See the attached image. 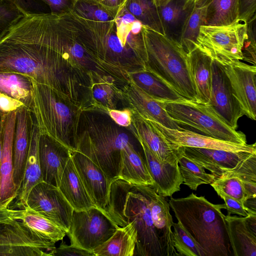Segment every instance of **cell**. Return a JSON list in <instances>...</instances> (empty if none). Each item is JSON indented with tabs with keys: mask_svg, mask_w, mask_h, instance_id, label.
<instances>
[{
	"mask_svg": "<svg viewBox=\"0 0 256 256\" xmlns=\"http://www.w3.org/2000/svg\"><path fill=\"white\" fill-rule=\"evenodd\" d=\"M224 202L227 210V216H230L232 214H236L242 216H246L252 212L244 204L238 200L228 196L225 193L220 192H216Z\"/></svg>",
	"mask_w": 256,
	"mask_h": 256,
	"instance_id": "cell-45",
	"label": "cell"
},
{
	"mask_svg": "<svg viewBox=\"0 0 256 256\" xmlns=\"http://www.w3.org/2000/svg\"><path fill=\"white\" fill-rule=\"evenodd\" d=\"M246 26V22L238 20L227 26H202L196 46L224 66L236 60H242Z\"/></svg>",
	"mask_w": 256,
	"mask_h": 256,
	"instance_id": "cell-10",
	"label": "cell"
},
{
	"mask_svg": "<svg viewBox=\"0 0 256 256\" xmlns=\"http://www.w3.org/2000/svg\"><path fill=\"white\" fill-rule=\"evenodd\" d=\"M226 220L234 256H256V214Z\"/></svg>",
	"mask_w": 256,
	"mask_h": 256,
	"instance_id": "cell-23",
	"label": "cell"
},
{
	"mask_svg": "<svg viewBox=\"0 0 256 256\" xmlns=\"http://www.w3.org/2000/svg\"><path fill=\"white\" fill-rule=\"evenodd\" d=\"M124 5L144 26L164 34L158 8L153 0H125Z\"/></svg>",
	"mask_w": 256,
	"mask_h": 256,
	"instance_id": "cell-39",
	"label": "cell"
},
{
	"mask_svg": "<svg viewBox=\"0 0 256 256\" xmlns=\"http://www.w3.org/2000/svg\"><path fill=\"white\" fill-rule=\"evenodd\" d=\"M119 226L96 207L74 210L68 235L70 244L93 252L110 238Z\"/></svg>",
	"mask_w": 256,
	"mask_h": 256,
	"instance_id": "cell-11",
	"label": "cell"
},
{
	"mask_svg": "<svg viewBox=\"0 0 256 256\" xmlns=\"http://www.w3.org/2000/svg\"><path fill=\"white\" fill-rule=\"evenodd\" d=\"M234 95L244 114L252 120L256 119V66L234 60L224 66Z\"/></svg>",
	"mask_w": 256,
	"mask_h": 256,
	"instance_id": "cell-15",
	"label": "cell"
},
{
	"mask_svg": "<svg viewBox=\"0 0 256 256\" xmlns=\"http://www.w3.org/2000/svg\"><path fill=\"white\" fill-rule=\"evenodd\" d=\"M148 120L158 129L168 142L178 147H192L232 152H256V143L250 144H236L218 140L184 128L180 130L168 128L158 122Z\"/></svg>",
	"mask_w": 256,
	"mask_h": 256,
	"instance_id": "cell-19",
	"label": "cell"
},
{
	"mask_svg": "<svg viewBox=\"0 0 256 256\" xmlns=\"http://www.w3.org/2000/svg\"><path fill=\"white\" fill-rule=\"evenodd\" d=\"M184 154L210 171L215 179L241 166L256 152H232L222 150L184 147Z\"/></svg>",
	"mask_w": 256,
	"mask_h": 256,
	"instance_id": "cell-16",
	"label": "cell"
},
{
	"mask_svg": "<svg viewBox=\"0 0 256 256\" xmlns=\"http://www.w3.org/2000/svg\"><path fill=\"white\" fill-rule=\"evenodd\" d=\"M256 16L246 22V36L242 50V60L256 64Z\"/></svg>",
	"mask_w": 256,
	"mask_h": 256,
	"instance_id": "cell-43",
	"label": "cell"
},
{
	"mask_svg": "<svg viewBox=\"0 0 256 256\" xmlns=\"http://www.w3.org/2000/svg\"><path fill=\"white\" fill-rule=\"evenodd\" d=\"M32 120L30 112L27 107L24 106L16 110L13 160L14 180L18 192L22 182L29 149Z\"/></svg>",
	"mask_w": 256,
	"mask_h": 256,
	"instance_id": "cell-24",
	"label": "cell"
},
{
	"mask_svg": "<svg viewBox=\"0 0 256 256\" xmlns=\"http://www.w3.org/2000/svg\"><path fill=\"white\" fill-rule=\"evenodd\" d=\"M208 104L230 127L236 130L238 119L244 114L224 66L214 60L212 63L211 92Z\"/></svg>",
	"mask_w": 256,
	"mask_h": 256,
	"instance_id": "cell-13",
	"label": "cell"
},
{
	"mask_svg": "<svg viewBox=\"0 0 256 256\" xmlns=\"http://www.w3.org/2000/svg\"><path fill=\"white\" fill-rule=\"evenodd\" d=\"M46 4L50 12L64 14L72 12L77 0H41Z\"/></svg>",
	"mask_w": 256,
	"mask_h": 256,
	"instance_id": "cell-47",
	"label": "cell"
},
{
	"mask_svg": "<svg viewBox=\"0 0 256 256\" xmlns=\"http://www.w3.org/2000/svg\"><path fill=\"white\" fill-rule=\"evenodd\" d=\"M190 0V1L194 2L196 1V0Z\"/></svg>",
	"mask_w": 256,
	"mask_h": 256,
	"instance_id": "cell-53",
	"label": "cell"
},
{
	"mask_svg": "<svg viewBox=\"0 0 256 256\" xmlns=\"http://www.w3.org/2000/svg\"><path fill=\"white\" fill-rule=\"evenodd\" d=\"M97 0V1H98V2H100V1H102V0Z\"/></svg>",
	"mask_w": 256,
	"mask_h": 256,
	"instance_id": "cell-54",
	"label": "cell"
},
{
	"mask_svg": "<svg viewBox=\"0 0 256 256\" xmlns=\"http://www.w3.org/2000/svg\"><path fill=\"white\" fill-rule=\"evenodd\" d=\"M137 231L132 222L118 226L106 242L94 250V256H133L134 255Z\"/></svg>",
	"mask_w": 256,
	"mask_h": 256,
	"instance_id": "cell-32",
	"label": "cell"
},
{
	"mask_svg": "<svg viewBox=\"0 0 256 256\" xmlns=\"http://www.w3.org/2000/svg\"><path fill=\"white\" fill-rule=\"evenodd\" d=\"M18 212L0 204V256H54L55 243L17 220Z\"/></svg>",
	"mask_w": 256,
	"mask_h": 256,
	"instance_id": "cell-9",
	"label": "cell"
},
{
	"mask_svg": "<svg viewBox=\"0 0 256 256\" xmlns=\"http://www.w3.org/2000/svg\"><path fill=\"white\" fill-rule=\"evenodd\" d=\"M119 8L108 7L96 0H77L72 12L86 20L106 22L115 18Z\"/></svg>",
	"mask_w": 256,
	"mask_h": 256,
	"instance_id": "cell-41",
	"label": "cell"
},
{
	"mask_svg": "<svg viewBox=\"0 0 256 256\" xmlns=\"http://www.w3.org/2000/svg\"><path fill=\"white\" fill-rule=\"evenodd\" d=\"M24 106H26L22 102L4 94L2 93L0 97V114L2 115L6 116Z\"/></svg>",
	"mask_w": 256,
	"mask_h": 256,
	"instance_id": "cell-49",
	"label": "cell"
},
{
	"mask_svg": "<svg viewBox=\"0 0 256 256\" xmlns=\"http://www.w3.org/2000/svg\"><path fill=\"white\" fill-rule=\"evenodd\" d=\"M210 185L216 192H222L246 206L249 200L256 198V183L246 181L236 176L225 174L215 179Z\"/></svg>",
	"mask_w": 256,
	"mask_h": 256,
	"instance_id": "cell-35",
	"label": "cell"
},
{
	"mask_svg": "<svg viewBox=\"0 0 256 256\" xmlns=\"http://www.w3.org/2000/svg\"><path fill=\"white\" fill-rule=\"evenodd\" d=\"M137 140L142 148L148 169L154 181L151 187L156 193L164 198L172 196L180 190L183 178L178 164L159 160L143 142Z\"/></svg>",
	"mask_w": 256,
	"mask_h": 256,
	"instance_id": "cell-22",
	"label": "cell"
},
{
	"mask_svg": "<svg viewBox=\"0 0 256 256\" xmlns=\"http://www.w3.org/2000/svg\"><path fill=\"white\" fill-rule=\"evenodd\" d=\"M238 18V0H212L207 8L205 25L227 26Z\"/></svg>",
	"mask_w": 256,
	"mask_h": 256,
	"instance_id": "cell-38",
	"label": "cell"
},
{
	"mask_svg": "<svg viewBox=\"0 0 256 256\" xmlns=\"http://www.w3.org/2000/svg\"><path fill=\"white\" fill-rule=\"evenodd\" d=\"M124 1L125 0H102L100 2L108 7L118 8L121 6Z\"/></svg>",
	"mask_w": 256,
	"mask_h": 256,
	"instance_id": "cell-51",
	"label": "cell"
},
{
	"mask_svg": "<svg viewBox=\"0 0 256 256\" xmlns=\"http://www.w3.org/2000/svg\"><path fill=\"white\" fill-rule=\"evenodd\" d=\"M188 56L196 92V101L208 104L210 96L212 59L197 46L188 53Z\"/></svg>",
	"mask_w": 256,
	"mask_h": 256,
	"instance_id": "cell-30",
	"label": "cell"
},
{
	"mask_svg": "<svg viewBox=\"0 0 256 256\" xmlns=\"http://www.w3.org/2000/svg\"><path fill=\"white\" fill-rule=\"evenodd\" d=\"M212 0H198L194 2L182 30L180 44L187 53L196 47V38L200 26L205 25L207 8Z\"/></svg>",
	"mask_w": 256,
	"mask_h": 256,
	"instance_id": "cell-36",
	"label": "cell"
},
{
	"mask_svg": "<svg viewBox=\"0 0 256 256\" xmlns=\"http://www.w3.org/2000/svg\"><path fill=\"white\" fill-rule=\"evenodd\" d=\"M128 75L129 82L158 100L174 101L184 98L169 85L148 70L129 73Z\"/></svg>",
	"mask_w": 256,
	"mask_h": 256,
	"instance_id": "cell-33",
	"label": "cell"
},
{
	"mask_svg": "<svg viewBox=\"0 0 256 256\" xmlns=\"http://www.w3.org/2000/svg\"><path fill=\"white\" fill-rule=\"evenodd\" d=\"M120 90L122 102L144 118L158 122L168 128H183L168 114L162 100L154 98L132 82L126 84Z\"/></svg>",
	"mask_w": 256,
	"mask_h": 256,
	"instance_id": "cell-18",
	"label": "cell"
},
{
	"mask_svg": "<svg viewBox=\"0 0 256 256\" xmlns=\"http://www.w3.org/2000/svg\"><path fill=\"white\" fill-rule=\"evenodd\" d=\"M162 101L168 114L179 126H186L218 140L247 144L245 134L230 127L208 104L185 98Z\"/></svg>",
	"mask_w": 256,
	"mask_h": 256,
	"instance_id": "cell-8",
	"label": "cell"
},
{
	"mask_svg": "<svg viewBox=\"0 0 256 256\" xmlns=\"http://www.w3.org/2000/svg\"><path fill=\"white\" fill-rule=\"evenodd\" d=\"M6 116L0 114V161L2 152L4 134V126L5 118Z\"/></svg>",
	"mask_w": 256,
	"mask_h": 256,
	"instance_id": "cell-50",
	"label": "cell"
},
{
	"mask_svg": "<svg viewBox=\"0 0 256 256\" xmlns=\"http://www.w3.org/2000/svg\"><path fill=\"white\" fill-rule=\"evenodd\" d=\"M256 0H238V18L248 22L256 16Z\"/></svg>",
	"mask_w": 256,
	"mask_h": 256,
	"instance_id": "cell-46",
	"label": "cell"
},
{
	"mask_svg": "<svg viewBox=\"0 0 256 256\" xmlns=\"http://www.w3.org/2000/svg\"><path fill=\"white\" fill-rule=\"evenodd\" d=\"M32 80L19 73L0 72V92L23 102L29 108Z\"/></svg>",
	"mask_w": 256,
	"mask_h": 256,
	"instance_id": "cell-37",
	"label": "cell"
},
{
	"mask_svg": "<svg viewBox=\"0 0 256 256\" xmlns=\"http://www.w3.org/2000/svg\"><path fill=\"white\" fill-rule=\"evenodd\" d=\"M29 149L24 166L23 180L18 190L14 206L20 209L26 206L28 195L32 190L44 182L38 155L39 130L32 117Z\"/></svg>",
	"mask_w": 256,
	"mask_h": 256,
	"instance_id": "cell-26",
	"label": "cell"
},
{
	"mask_svg": "<svg viewBox=\"0 0 256 256\" xmlns=\"http://www.w3.org/2000/svg\"><path fill=\"white\" fill-rule=\"evenodd\" d=\"M146 70L154 74L185 99L196 100L188 53L180 42L144 26Z\"/></svg>",
	"mask_w": 256,
	"mask_h": 256,
	"instance_id": "cell-6",
	"label": "cell"
},
{
	"mask_svg": "<svg viewBox=\"0 0 256 256\" xmlns=\"http://www.w3.org/2000/svg\"><path fill=\"white\" fill-rule=\"evenodd\" d=\"M72 13L82 41L99 60L128 76L129 73L146 70L144 25L124 3L115 18L106 22L88 20Z\"/></svg>",
	"mask_w": 256,
	"mask_h": 256,
	"instance_id": "cell-2",
	"label": "cell"
},
{
	"mask_svg": "<svg viewBox=\"0 0 256 256\" xmlns=\"http://www.w3.org/2000/svg\"><path fill=\"white\" fill-rule=\"evenodd\" d=\"M170 0H153V2L156 6H159L166 4Z\"/></svg>",
	"mask_w": 256,
	"mask_h": 256,
	"instance_id": "cell-52",
	"label": "cell"
},
{
	"mask_svg": "<svg viewBox=\"0 0 256 256\" xmlns=\"http://www.w3.org/2000/svg\"><path fill=\"white\" fill-rule=\"evenodd\" d=\"M16 218L36 232L54 243L62 240L66 234L53 221L28 206L18 210Z\"/></svg>",
	"mask_w": 256,
	"mask_h": 256,
	"instance_id": "cell-34",
	"label": "cell"
},
{
	"mask_svg": "<svg viewBox=\"0 0 256 256\" xmlns=\"http://www.w3.org/2000/svg\"><path fill=\"white\" fill-rule=\"evenodd\" d=\"M26 204L68 232L74 210L58 188L44 182L38 184L30 191Z\"/></svg>",
	"mask_w": 256,
	"mask_h": 256,
	"instance_id": "cell-12",
	"label": "cell"
},
{
	"mask_svg": "<svg viewBox=\"0 0 256 256\" xmlns=\"http://www.w3.org/2000/svg\"><path fill=\"white\" fill-rule=\"evenodd\" d=\"M180 170L183 178V183L190 190H196L203 184H212L215 180L214 176L208 173L205 169L194 162L184 154L178 160Z\"/></svg>",
	"mask_w": 256,
	"mask_h": 256,
	"instance_id": "cell-40",
	"label": "cell"
},
{
	"mask_svg": "<svg viewBox=\"0 0 256 256\" xmlns=\"http://www.w3.org/2000/svg\"><path fill=\"white\" fill-rule=\"evenodd\" d=\"M16 111L5 118L2 152L0 161V204L10 205L18 190L14 180L13 142Z\"/></svg>",
	"mask_w": 256,
	"mask_h": 256,
	"instance_id": "cell-21",
	"label": "cell"
},
{
	"mask_svg": "<svg viewBox=\"0 0 256 256\" xmlns=\"http://www.w3.org/2000/svg\"><path fill=\"white\" fill-rule=\"evenodd\" d=\"M174 246L179 256H203L196 242L181 224L173 222Z\"/></svg>",
	"mask_w": 256,
	"mask_h": 256,
	"instance_id": "cell-42",
	"label": "cell"
},
{
	"mask_svg": "<svg viewBox=\"0 0 256 256\" xmlns=\"http://www.w3.org/2000/svg\"><path fill=\"white\" fill-rule=\"evenodd\" d=\"M116 80L110 76H104L92 82L88 90L85 111L116 108L118 100L122 102L120 88L116 85Z\"/></svg>",
	"mask_w": 256,
	"mask_h": 256,
	"instance_id": "cell-29",
	"label": "cell"
},
{
	"mask_svg": "<svg viewBox=\"0 0 256 256\" xmlns=\"http://www.w3.org/2000/svg\"><path fill=\"white\" fill-rule=\"evenodd\" d=\"M98 112L108 115L118 126L128 128L131 124L132 110L130 107L122 110L106 108Z\"/></svg>",
	"mask_w": 256,
	"mask_h": 256,
	"instance_id": "cell-44",
	"label": "cell"
},
{
	"mask_svg": "<svg viewBox=\"0 0 256 256\" xmlns=\"http://www.w3.org/2000/svg\"><path fill=\"white\" fill-rule=\"evenodd\" d=\"M32 80L28 109L40 133L48 136L72 152L75 151L82 108L56 90Z\"/></svg>",
	"mask_w": 256,
	"mask_h": 256,
	"instance_id": "cell-5",
	"label": "cell"
},
{
	"mask_svg": "<svg viewBox=\"0 0 256 256\" xmlns=\"http://www.w3.org/2000/svg\"><path fill=\"white\" fill-rule=\"evenodd\" d=\"M149 186L130 184L116 179L110 184L108 212L116 224L132 222L138 236L134 255L165 256L150 208Z\"/></svg>",
	"mask_w": 256,
	"mask_h": 256,
	"instance_id": "cell-4",
	"label": "cell"
},
{
	"mask_svg": "<svg viewBox=\"0 0 256 256\" xmlns=\"http://www.w3.org/2000/svg\"><path fill=\"white\" fill-rule=\"evenodd\" d=\"M94 256L93 252L72 246L68 245L62 242L58 248H56L54 256Z\"/></svg>",
	"mask_w": 256,
	"mask_h": 256,
	"instance_id": "cell-48",
	"label": "cell"
},
{
	"mask_svg": "<svg viewBox=\"0 0 256 256\" xmlns=\"http://www.w3.org/2000/svg\"><path fill=\"white\" fill-rule=\"evenodd\" d=\"M194 2L188 0H170L166 4L157 6L165 36L180 42L183 28Z\"/></svg>",
	"mask_w": 256,
	"mask_h": 256,
	"instance_id": "cell-28",
	"label": "cell"
},
{
	"mask_svg": "<svg viewBox=\"0 0 256 256\" xmlns=\"http://www.w3.org/2000/svg\"><path fill=\"white\" fill-rule=\"evenodd\" d=\"M75 151L100 166L110 180L118 178L122 149L132 142L129 136L108 122H98L82 113Z\"/></svg>",
	"mask_w": 256,
	"mask_h": 256,
	"instance_id": "cell-7",
	"label": "cell"
},
{
	"mask_svg": "<svg viewBox=\"0 0 256 256\" xmlns=\"http://www.w3.org/2000/svg\"><path fill=\"white\" fill-rule=\"evenodd\" d=\"M132 110V122L128 128L136 140L143 142L159 160L178 164L184 153V146L170 144L149 120Z\"/></svg>",
	"mask_w": 256,
	"mask_h": 256,
	"instance_id": "cell-17",
	"label": "cell"
},
{
	"mask_svg": "<svg viewBox=\"0 0 256 256\" xmlns=\"http://www.w3.org/2000/svg\"><path fill=\"white\" fill-rule=\"evenodd\" d=\"M168 204L178 222L190 234L203 256H232L223 204H214L194 193L184 198H171Z\"/></svg>",
	"mask_w": 256,
	"mask_h": 256,
	"instance_id": "cell-3",
	"label": "cell"
},
{
	"mask_svg": "<svg viewBox=\"0 0 256 256\" xmlns=\"http://www.w3.org/2000/svg\"><path fill=\"white\" fill-rule=\"evenodd\" d=\"M38 155L44 182L58 188L72 152L48 136L40 133Z\"/></svg>",
	"mask_w": 256,
	"mask_h": 256,
	"instance_id": "cell-20",
	"label": "cell"
},
{
	"mask_svg": "<svg viewBox=\"0 0 256 256\" xmlns=\"http://www.w3.org/2000/svg\"><path fill=\"white\" fill-rule=\"evenodd\" d=\"M150 208L154 225L158 233L165 256H179L174 246L170 206L164 197L148 187Z\"/></svg>",
	"mask_w": 256,
	"mask_h": 256,
	"instance_id": "cell-25",
	"label": "cell"
},
{
	"mask_svg": "<svg viewBox=\"0 0 256 256\" xmlns=\"http://www.w3.org/2000/svg\"><path fill=\"white\" fill-rule=\"evenodd\" d=\"M58 188L74 210L80 211L96 207L86 192L72 156L64 168Z\"/></svg>",
	"mask_w": 256,
	"mask_h": 256,
	"instance_id": "cell-31",
	"label": "cell"
},
{
	"mask_svg": "<svg viewBox=\"0 0 256 256\" xmlns=\"http://www.w3.org/2000/svg\"><path fill=\"white\" fill-rule=\"evenodd\" d=\"M57 14L26 11L0 36V72L50 86L82 108L86 80L57 52Z\"/></svg>",
	"mask_w": 256,
	"mask_h": 256,
	"instance_id": "cell-1",
	"label": "cell"
},
{
	"mask_svg": "<svg viewBox=\"0 0 256 256\" xmlns=\"http://www.w3.org/2000/svg\"><path fill=\"white\" fill-rule=\"evenodd\" d=\"M72 158L87 193L95 206L108 214L111 182L102 168L84 154L72 152Z\"/></svg>",
	"mask_w": 256,
	"mask_h": 256,
	"instance_id": "cell-14",
	"label": "cell"
},
{
	"mask_svg": "<svg viewBox=\"0 0 256 256\" xmlns=\"http://www.w3.org/2000/svg\"><path fill=\"white\" fill-rule=\"evenodd\" d=\"M118 178L136 186H152L154 184L144 152L136 149L132 142L128 144L121 151Z\"/></svg>",
	"mask_w": 256,
	"mask_h": 256,
	"instance_id": "cell-27",
	"label": "cell"
}]
</instances>
